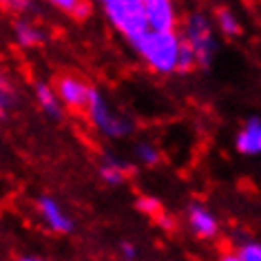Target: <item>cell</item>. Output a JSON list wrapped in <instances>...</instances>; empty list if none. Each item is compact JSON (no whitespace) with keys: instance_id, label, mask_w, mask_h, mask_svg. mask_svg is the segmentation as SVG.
Returning a JSON list of instances; mask_svg holds the SVG:
<instances>
[{"instance_id":"2e32d148","label":"cell","mask_w":261,"mask_h":261,"mask_svg":"<svg viewBox=\"0 0 261 261\" xmlns=\"http://www.w3.org/2000/svg\"><path fill=\"white\" fill-rule=\"evenodd\" d=\"M54 7L60 9L62 14H69L73 18H84L89 16L91 7L87 3H80V0H54Z\"/></svg>"},{"instance_id":"d6986e66","label":"cell","mask_w":261,"mask_h":261,"mask_svg":"<svg viewBox=\"0 0 261 261\" xmlns=\"http://www.w3.org/2000/svg\"><path fill=\"white\" fill-rule=\"evenodd\" d=\"M138 208L142 213H148V215H158L160 213V201L155 197H140L138 199Z\"/></svg>"},{"instance_id":"6da1fadb","label":"cell","mask_w":261,"mask_h":261,"mask_svg":"<svg viewBox=\"0 0 261 261\" xmlns=\"http://www.w3.org/2000/svg\"><path fill=\"white\" fill-rule=\"evenodd\" d=\"M130 47L155 73L168 75L177 71L179 36L175 31H164V34L146 31V34L135 38V40H130Z\"/></svg>"},{"instance_id":"e0dca14e","label":"cell","mask_w":261,"mask_h":261,"mask_svg":"<svg viewBox=\"0 0 261 261\" xmlns=\"http://www.w3.org/2000/svg\"><path fill=\"white\" fill-rule=\"evenodd\" d=\"M197 69V62H195V54L193 49L179 38V54H177V71L179 73H188V71Z\"/></svg>"},{"instance_id":"30bf717a","label":"cell","mask_w":261,"mask_h":261,"mask_svg":"<svg viewBox=\"0 0 261 261\" xmlns=\"http://www.w3.org/2000/svg\"><path fill=\"white\" fill-rule=\"evenodd\" d=\"M14 38L20 47L31 49V47H40V44H44L49 36H47V29L40 27L38 22L20 18V20L14 22Z\"/></svg>"},{"instance_id":"7402d4cb","label":"cell","mask_w":261,"mask_h":261,"mask_svg":"<svg viewBox=\"0 0 261 261\" xmlns=\"http://www.w3.org/2000/svg\"><path fill=\"white\" fill-rule=\"evenodd\" d=\"M219 261H239V259H237V254H224Z\"/></svg>"},{"instance_id":"4fadbf2b","label":"cell","mask_w":261,"mask_h":261,"mask_svg":"<svg viewBox=\"0 0 261 261\" xmlns=\"http://www.w3.org/2000/svg\"><path fill=\"white\" fill-rule=\"evenodd\" d=\"M213 24H217V29H219L224 36H228V38L241 34V22H239V18H237V14H234L232 9H226V7L217 9Z\"/></svg>"},{"instance_id":"5bb4252c","label":"cell","mask_w":261,"mask_h":261,"mask_svg":"<svg viewBox=\"0 0 261 261\" xmlns=\"http://www.w3.org/2000/svg\"><path fill=\"white\" fill-rule=\"evenodd\" d=\"M18 93L14 91V87L9 84V80L5 77V73L0 71V113H7V111L18 107Z\"/></svg>"},{"instance_id":"9c48e42d","label":"cell","mask_w":261,"mask_h":261,"mask_svg":"<svg viewBox=\"0 0 261 261\" xmlns=\"http://www.w3.org/2000/svg\"><path fill=\"white\" fill-rule=\"evenodd\" d=\"M188 228L199 239H211L219 230V221L208 208H204L201 204H193L188 208Z\"/></svg>"},{"instance_id":"5b68a950","label":"cell","mask_w":261,"mask_h":261,"mask_svg":"<svg viewBox=\"0 0 261 261\" xmlns=\"http://www.w3.org/2000/svg\"><path fill=\"white\" fill-rule=\"evenodd\" d=\"M142 5H144V18L148 31H155V34L175 31L177 11H175L173 3H168V0H142Z\"/></svg>"},{"instance_id":"8992f818","label":"cell","mask_w":261,"mask_h":261,"mask_svg":"<svg viewBox=\"0 0 261 261\" xmlns=\"http://www.w3.org/2000/svg\"><path fill=\"white\" fill-rule=\"evenodd\" d=\"M56 97L60 102V107L64 109H84L87 107V97H89V91L91 87L82 77L77 75H62L56 84Z\"/></svg>"},{"instance_id":"277c9868","label":"cell","mask_w":261,"mask_h":261,"mask_svg":"<svg viewBox=\"0 0 261 261\" xmlns=\"http://www.w3.org/2000/svg\"><path fill=\"white\" fill-rule=\"evenodd\" d=\"M102 11L111 27L120 31L128 42L148 31L142 0H104Z\"/></svg>"},{"instance_id":"7c38bea8","label":"cell","mask_w":261,"mask_h":261,"mask_svg":"<svg viewBox=\"0 0 261 261\" xmlns=\"http://www.w3.org/2000/svg\"><path fill=\"white\" fill-rule=\"evenodd\" d=\"M36 100H38V104H40V109L51 117V120H60L62 117V107H60V102H58L56 91H54L51 84H47V82H38L36 84Z\"/></svg>"},{"instance_id":"ac0fdd59","label":"cell","mask_w":261,"mask_h":261,"mask_svg":"<svg viewBox=\"0 0 261 261\" xmlns=\"http://www.w3.org/2000/svg\"><path fill=\"white\" fill-rule=\"evenodd\" d=\"M237 259L239 261H261V244L254 239L244 241L237 250Z\"/></svg>"},{"instance_id":"ba28073f","label":"cell","mask_w":261,"mask_h":261,"mask_svg":"<svg viewBox=\"0 0 261 261\" xmlns=\"http://www.w3.org/2000/svg\"><path fill=\"white\" fill-rule=\"evenodd\" d=\"M234 144H237V151L241 155H248V158H257L261 153V120H259V115L248 117L246 124L239 130L237 140H234Z\"/></svg>"},{"instance_id":"7a4b0ae2","label":"cell","mask_w":261,"mask_h":261,"mask_svg":"<svg viewBox=\"0 0 261 261\" xmlns=\"http://www.w3.org/2000/svg\"><path fill=\"white\" fill-rule=\"evenodd\" d=\"M87 115L91 124L100 130L102 135H107L111 140H122V138H128L130 133L135 130V124L128 115L120 113L113 104L107 100V95L102 91H97L91 87L89 91V97H87Z\"/></svg>"},{"instance_id":"8fae6325","label":"cell","mask_w":261,"mask_h":261,"mask_svg":"<svg viewBox=\"0 0 261 261\" xmlns=\"http://www.w3.org/2000/svg\"><path fill=\"white\" fill-rule=\"evenodd\" d=\"M130 168L126 166V162H122L115 155H104L102 164H100V177L104 184L109 186H120L128 179Z\"/></svg>"},{"instance_id":"9a60e30c","label":"cell","mask_w":261,"mask_h":261,"mask_svg":"<svg viewBox=\"0 0 261 261\" xmlns=\"http://www.w3.org/2000/svg\"><path fill=\"white\" fill-rule=\"evenodd\" d=\"M135 158H138L144 166H158L162 162V153L158 146H153L151 142H138L135 144Z\"/></svg>"},{"instance_id":"44dd1931","label":"cell","mask_w":261,"mask_h":261,"mask_svg":"<svg viewBox=\"0 0 261 261\" xmlns=\"http://www.w3.org/2000/svg\"><path fill=\"white\" fill-rule=\"evenodd\" d=\"M20 261H49V259H44V257H36V254H27V257H22Z\"/></svg>"},{"instance_id":"ffe728a7","label":"cell","mask_w":261,"mask_h":261,"mask_svg":"<svg viewBox=\"0 0 261 261\" xmlns=\"http://www.w3.org/2000/svg\"><path fill=\"white\" fill-rule=\"evenodd\" d=\"M120 252H122V257L126 261H135V259H138V248H135L133 241H122Z\"/></svg>"},{"instance_id":"52a82bcc","label":"cell","mask_w":261,"mask_h":261,"mask_svg":"<svg viewBox=\"0 0 261 261\" xmlns=\"http://www.w3.org/2000/svg\"><path fill=\"white\" fill-rule=\"evenodd\" d=\"M38 213H40L44 224H47L54 232H71L75 228L73 219L64 213V208L58 204L54 197H40L38 199Z\"/></svg>"},{"instance_id":"3957f363","label":"cell","mask_w":261,"mask_h":261,"mask_svg":"<svg viewBox=\"0 0 261 261\" xmlns=\"http://www.w3.org/2000/svg\"><path fill=\"white\" fill-rule=\"evenodd\" d=\"M181 40L193 49L195 62L199 69H211V64L217 54V38H215L213 18L206 11H191L181 27Z\"/></svg>"}]
</instances>
